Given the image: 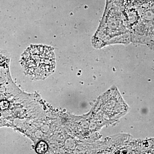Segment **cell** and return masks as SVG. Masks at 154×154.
Masks as SVG:
<instances>
[{
	"label": "cell",
	"instance_id": "3",
	"mask_svg": "<svg viewBox=\"0 0 154 154\" xmlns=\"http://www.w3.org/2000/svg\"><path fill=\"white\" fill-rule=\"evenodd\" d=\"M10 103L7 100H2L0 101V110H5L9 108Z\"/></svg>",
	"mask_w": 154,
	"mask_h": 154
},
{
	"label": "cell",
	"instance_id": "1",
	"mask_svg": "<svg viewBox=\"0 0 154 154\" xmlns=\"http://www.w3.org/2000/svg\"><path fill=\"white\" fill-rule=\"evenodd\" d=\"M54 48L42 44L31 45L22 54L21 63L27 75L33 79H44L54 72Z\"/></svg>",
	"mask_w": 154,
	"mask_h": 154
},
{
	"label": "cell",
	"instance_id": "2",
	"mask_svg": "<svg viewBox=\"0 0 154 154\" xmlns=\"http://www.w3.org/2000/svg\"><path fill=\"white\" fill-rule=\"evenodd\" d=\"M48 145L44 141H41L38 143L36 146V150L38 154H44L47 152Z\"/></svg>",
	"mask_w": 154,
	"mask_h": 154
}]
</instances>
